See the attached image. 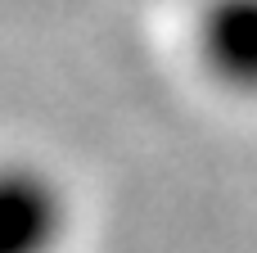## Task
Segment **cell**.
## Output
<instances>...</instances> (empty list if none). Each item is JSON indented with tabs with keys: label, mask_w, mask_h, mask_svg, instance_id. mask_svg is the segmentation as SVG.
Segmentation results:
<instances>
[{
	"label": "cell",
	"mask_w": 257,
	"mask_h": 253,
	"mask_svg": "<svg viewBox=\"0 0 257 253\" xmlns=\"http://www.w3.org/2000/svg\"><path fill=\"white\" fill-rule=\"evenodd\" d=\"M199 59L235 95H257V0H208L199 18Z\"/></svg>",
	"instance_id": "cell-2"
},
{
	"label": "cell",
	"mask_w": 257,
	"mask_h": 253,
	"mask_svg": "<svg viewBox=\"0 0 257 253\" xmlns=\"http://www.w3.org/2000/svg\"><path fill=\"white\" fill-rule=\"evenodd\" d=\"M68 195L41 163H0V253H59Z\"/></svg>",
	"instance_id": "cell-1"
}]
</instances>
